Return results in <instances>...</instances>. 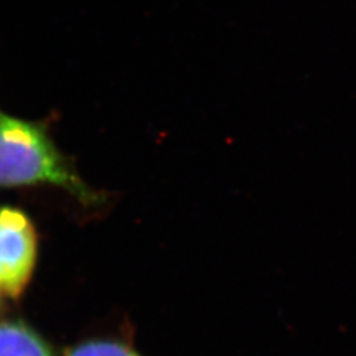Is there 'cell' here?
<instances>
[{"instance_id":"cell-1","label":"cell","mask_w":356,"mask_h":356,"mask_svg":"<svg viewBox=\"0 0 356 356\" xmlns=\"http://www.w3.org/2000/svg\"><path fill=\"white\" fill-rule=\"evenodd\" d=\"M38 184L58 186L81 204L102 202V195L85 184L57 149L47 128L0 110V188Z\"/></svg>"},{"instance_id":"cell-2","label":"cell","mask_w":356,"mask_h":356,"mask_svg":"<svg viewBox=\"0 0 356 356\" xmlns=\"http://www.w3.org/2000/svg\"><path fill=\"white\" fill-rule=\"evenodd\" d=\"M38 256L36 232L28 216L0 206V293L17 298L33 273Z\"/></svg>"},{"instance_id":"cell-3","label":"cell","mask_w":356,"mask_h":356,"mask_svg":"<svg viewBox=\"0 0 356 356\" xmlns=\"http://www.w3.org/2000/svg\"><path fill=\"white\" fill-rule=\"evenodd\" d=\"M0 356H54L38 332L19 321L0 322Z\"/></svg>"},{"instance_id":"cell-4","label":"cell","mask_w":356,"mask_h":356,"mask_svg":"<svg viewBox=\"0 0 356 356\" xmlns=\"http://www.w3.org/2000/svg\"><path fill=\"white\" fill-rule=\"evenodd\" d=\"M64 356H143L131 344L118 339H89L65 350Z\"/></svg>"}]
</instances>
